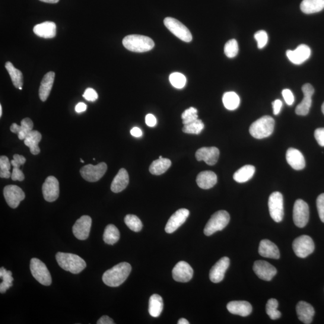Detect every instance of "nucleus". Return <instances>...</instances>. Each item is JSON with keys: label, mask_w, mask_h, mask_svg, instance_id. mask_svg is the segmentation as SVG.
<instances>
[{"label": "nucleus", "mask_w": 324, "mask_h": 324, "mask_svg": "<svg viewBox=\"0 0 324 324\" xmlns=\"http://www.w3.org/2000/svg\"><path fill=\"white\" fill-rule=\"evenodd\" d=\"M259 255L264 258L278 259L280 252L277 246L268 240H262L259 244Z\"/></svg>", "instance_id": "b1692460"}, {"label": "nucleus", "mask_w": 324, "mask_h": 324, "mask_svg": "<svg viewBox=\"0 0 324 324\" xmlns=\"http://www.w3.org/2000/svg\"><path fill=\"white\" fill-rule=\"evenodd\" d=\"M171 161L168 158H158L152 162L149 171L152 175L155 176H160V175L167 172L168 169L171 166Z\"/></svg>", "instance_id": "72a5a7b5"}, {"label": "nucleus", "mask_w": 324, "mask_h": 324, "mask_svg": "<svg viewBox=\"0 0 324 324\" xmlns=\"http://www.w3.org/2000/svg\"><path fill=\"white\" fill-rule=\"evenodd\" d=\"M55 75V73L49 72L44 76L42 81L41 82L39 88V97L42 101H45L49 96L53 86Z\"/></svg>", "instance_id": "c756f323"}, {"label": "nucleus", "mask_w": 324, "mask_h": 324, "mask_svg": "<svg viewBox=\"0 0 324 324\" xmlns=\"http://www.w3.org/2000/svg\"><path fill=\"white\" fill-rule=\"evenodd\" d=\"M253 271L262 280L270 281L277 274V269L274 266L265 260H256L254 263Z\"/></svg>", "instance_id": "2eb2a0df"}, {"label": "nucleus", "mask_w": 324, "mask_h": 324, "mask_svg": "<svg viewBox=\"0 0 324 324\" xmlns=\"http://www.w3.org/2000/svg\"><path fill=\"white\" fill-rule=\"evenodd\" d=\"M164 303L162 298L158 294L151 295L149 300L148 312L152 317H157L160 315L163 310Z\"/></svg>", "instance_id": "f704fd0d"}, {"label": "nucleus", "mask_w": 324, "mask_h": 324, "mask_svg": "<svg viewBox=\"0 0 324 324\" xmlns=\"http://www.w3.org/2000/svg\"><path fill=\"white\" fill-rule=\"evenodd\" d=\"M311 55V49L306 44H300L295 50H288L287 56L290 61L294 65L302 64L309 59Z\"/></svg>", "instance_id": "aec40b11"}, {"label": "nucleus", "mask_w": 324, "mask_h": 324, "mask_svg": "<svg viewBox=\"0 0 324 324\" xmlns=\"http://www.w3.org/2000/svg\"><path fill=\"white\" fill-rule=\"evenodd\" d=\"M189 214V211L186 208H181L175 212L165 227L166 233L171 234L177 231L186 221Z\"/></svg>", "instance_id": "f3484780"}, {"label": "nucleus", "mask_w": 324, "mask_h": 324, "mask_svg": "<svg viewBox=\"0 0 324 324\" xmlns=\"http://www.w3.org/2000/svg\"><path fill=\"white\" fill-rule=\"evenodd\" d=\"M297 314L301 322L305 324L312 323L314 315V310L311 305L305 301H300L296 307Z\"/></svg>", "instance_id": "a878e982"}, {"label": "nucleus", "mask_w": 324, "mask_h": 324, "mask_svg": "<svg viewBox=\"0 0 324 324\" xmlns=\"http://www.w3.org/2000/svg\"><path fill=\"white\" fill-rule=\"evenodd\" d=\"M81 161L82 162V163H84V161L82 159H81Z\"/></svg>", "instance_id": "338daca9"}, {"label": "nucleus", "mask_w": 324, "mask_h": 324, "mask_svg": "<svg viewBox=\"0 0 324 324\" xmlns=\"http://www.w3.org/2000/svg\"><path fill=\"white\" fill-rule=\"evenodd\" d=\"M255 39L258 43L259 49H262L268 42V34L266 31L260 30L257 31L255 34Z\"/></svg>", "instance_id": "de8ad7c7"}, {"label": "nucleus", "mask_w": 324, "mask_h": 324, "mask_svg": "<svg viewBox=\"0 0 324 324\" xmlns=\"http://www.w3.org/2000/svg\"><path fill=\"white\" fill-rule=\"evenodd\" d=\"M92 219L88 215H82L73 227V233L80 240H87L90 234Z\"/></svg>", "instance_id": "4468645a"}, {"label": "nucleus", "mask_w": 324, "mask_h": 324, "mask_svg": "<svg viewBox=\"0 0 324 324\" xmlns=\"http://www.w3.org/2000/svg\"><path fill=\"white\" fill-rule=\"evenodd\" d=\"M132 266L128 262H122L104 273V284L110 287H117L125 282L131 272Z\"/></svg>", "instance_id": "f257e3e1"}, {"label": "nucleus", "mask_w": 324, "mask_h": 324, "mask_svg": "<svg viewBox=\"0 0 324 324\" xmlns=\"http://www.w3.org/2000/svg\"><path fill=\"white\" fill-rule=\"evenodd\" d=\"M11 162L5 155L0 157V177L3 179H9L12 176L10 172Z\"/></svg>", "instance_id": "37998d69"}, {"label": "nucleus", "mask_w": 324, "mask_h": 324, "mask_svg": "<svg viewBox=\"0 0 324 324\" xmlns=\"http://www.w3.org/2000/svg\"><path fill=\"white\" fill-rule=\"evenodd\" d=\"M40 1L47 3H51V4H55V3H58L59 0H40Z\"/></svg>", "instance_id": "e2e57ef3"}, {"label": "nucleus", "mask_w": 324, "mask_h": 324, "mask_svg": "<svg viewBox=\"0 0 324 324\" xmlns=\"http://www.w3.org/2000/svg\"><path fill=\"white\" fill-rule=\"evenodd\" d=\"M224 52L228 58H234L238 52V44L236 40L231 39L225 44Z\"/></svg>", "instance_id": "a18cd8bd"}, {"label": "nucleus", "mask_w": 324, "mask_h": 324, "mask_svg": "<svg viewBox=\"0 0 324 324\" xmlns=\"http://www.w3.org/2000/svg\"><path fill=\"white\" fill-rule=\"evenodd\" d=\"M130 133L133 136L136 138L141 137L142 135V130L138 128H133L130 130Z\"/></svg>", "instance_id": "052dcab7"}, {"label": "nucleus", "mask_w": 324, "mask_h": 324, "mask_svg": "<svg viewBox=\"0 0 324 324\" xmlns=\"http://www.w3.org/2000/svg\"><path fill=\"white\" fill-rule=\"evenodd\" d=\"M293 219L295 225L299 228H304L309 221V205L302 199H297L295 202Z\"/></svg>", "instance_id": "9b49d317"}, {"label": "nucleus", "mask_w": 324, "mask_h": 324, "mask_svg": "<svg viewBox=\"0 0 324 324\" xmlns=\"http://www.w3.org/2000/svg\"><path fill=\"white\" fill-rule=\"evenodd\" d=\"M316 206L320 221L324 223V193L317 197Z\"/></svg>", "instance_id": "09e8293b"}, {"label": "nucleus", "mask_w": 324, "mask_h": 324, "mask_svg": "<svg viewBox=\"0 0 324 324\" xmlns=\"http://www.w3.org/2000/svg\"><path fill=\"white\" fill-rule=\"evenodd\" d=\"M288 164L295 170H301L306 166L303 155L301 152L294 148H289L286 154Z\"/></svg>", "instance_id": "4be33fe9"}, {"label": "nucleus", "mask_w": 324, "mask_h": 324, "mask_svg": "<svg viewBox=\"0 0 324 324\" xmlns=\"http://www.w3.org/2000/svg\"><path fill=\"white\" fill-rule=\"evenodd\" d=\"M304 98L301 102L298 104L295 109V113L298 116H307L312 106V97L314 94V90L312 85L310 84H304L302 87Z\"/></svg>", "instance_id": "dca6fc26"}, {"label": "nucleus", "mask_w": 324, "mask_h": 324, "mask_svg": "<svg viewBox=\"0 0 324 324\" xmlns=\"http://www.w3.org/2000/svg\"><path fill=\"white\" fill-rule=\"evenodd\" d=\"M41 140H42L41 133L37 130H32L24 139V144L30 148L31 154L37 155L40 152L39 144Z\"/></svg>", "instance_id": "7c9ffc66"}, {"label": "nucleus", "mask_w": 324, "mask_h": 324, "mask_svg": "<svg viewBox=\"0 0 324 324\" xmlns=\"http://www.w3.org/2000/svg\"><path fill=\"white\" fill-rule=\"evenodd\" d=\"M83 97L88 101H94L97 99L98 94L94 89L88 88L85 91Z\"/></svg>", "instance_id": "3c124183"}, {"label": "nucleus", "mask_w": 324, "mask_h": 324, "mask_svg": "<svg viewBox=\"0 0 324 324\" xmlns=\"http://www.w3.org/2000/svg\"><path fill=\"white\" fill-rule=\"evenodd\" d=\"M0 278L3 279V282L0 284V292L2 294L5 293L13 286L14 278L12 277V273L2 267L0 269Z\"/></svg>", "instance_id": "58836bf2"}, {"label": "nucleus", "mask_w": 324, "mask_h": 324, "mask_svg": "<svg viewBox=\"0 0 324 324\" xmlns=\"http://www.w3.org/2000/svg\"><path fill=\"white\" fill-rule=\"evenodd\" d=\"M220 151L215 147H202L197 150L195 157L198 161H204L205 163L210 166L217 163Z\"/></svg>", "instance_id": "412c9836"}, {"label": "nucleus", "mask_w": 324, "mask_h": 324, "mask_svg": "<svg viewBox=\"0 0 324 324\" xmlns=\"http://www.w3.org/2000/svg\"><path fill=\"white\" fill-rule=\"evenodd\" d=\"M255 173V168L252 165H245L234 174V180L237 183H243L250 180Z\"/></svg>", "instance_id": "473e14b6"}, {"label": "nucleus", "mask_w": 324, "mask_h": 324, "mask_svg": "<svg viewBox=\"0 0 324 324\" xmlns=\"http://www.w3.org/2000/svg\"><path fill=\"white\" fill-rule=\"evenodd\" d=\"M6 69L10 75L13 84L17 88H22L23 85V75L20 70L15 68L11 62H6Z\"/></svg>", "instance_id": "c9c22d12"}, {"label": "nucleus", "mask_w": 324, "mask_h": 324, "mask_svg": "<svg viewBox=\"0 0 324 324\" xmlns=\"http://www.w3.org/2000/svg\"><path fill=\"white\" fill-rule=\"evenodd\" d=\"M145 123L149 127H154L156 125L157 120L151 114H147L145 117Z\"/></svg>", "instance_id": "6e6d98bb"}, {"label": "nucleus", "mask_w": 324, "mask_h": 324, "mask_svg": "<svg viewBox=\"0 0 324 324\" xmlns=\"http://www.w3.org/2000/svg\"><path fill=\"white\" fill-rule=\"evenodd\" d=\"M25 161H26V158L23 155L16 154L14 155V159L12 160L11 162L13 167H20L25 163Z\"/></svg>", "instance_id": "864d4df0"}, {"label": "nucleus", "mask_w": 324, "mask_h": 324, "mask_svg": "<svg viewBox=\"0 0 324 324\" xmlns=\"http://www.w3.org/2000/svg\"><path fill=\"white\" fill-rule=\"evenodd\" d=\"M321 109H322V113L323 114V115H324V102L322 104Z\"/></svg>", "instance_id": "69168bd1"}, {"label": "nucleus", "mask_w": 324, "mask_h": 324, "mask_svg": "<svg viewBox=\"0 0 324 324\" xmlns=\"http://www.w3.org/2000/svg\"><path fill=\"white\" fill-rule=\"evenodd\" d=\"M275 125V120L272 117L263 116L252 124L249 132L256 139L267 138L274 131Z\"/></svg>", "instance_id": "20e7f679"}, {"label": "nucleus", "mask_w": 324, "mask_h": 324, "mask_svg": "<svg viewBox=\"0 0 324 324\" xmlns=\"http://www.w3.org/2000/svg\"><path fill=\"white\" fill-rule=\"evenodd\" d=\"M218 182L216 174L211 171H202L196 178L198 186L202 189H209L213 187Z\"/></svg>", "instance_id": "bb28decb"}, {"label": "nucleus", "mask_w": 324, "mask_h": 324, "mask_svg": "<svg viewBox=\"0 0 324 324\" xmlns=\"http://www.w3.org/2000/svg\"><path fill=\"white\" fill-rule=\"evenodd\" d=\"M227 309L232 314L245 317L252 313V306L246 301H233L227 304Z\"/></svg>", "instance_id": "5701e85b"}, {"label": "nucleus", "mask_w": 324, "mask_h": 324, "mask_svg": "<svg viewBox=\"0 0 324 324\" xmlns=\"http://www.w3.org/2000/svg\"><path fill=\"white\" fill-rule=\"evenodd\" d=\"M230 263V260L228 257H223L219 259L209 272V279L211 281L217 284L223 281Z\"/></svg>", "instance_id": "6ab92c4d"}, {"label": "nucleus", "mask_w": 324, "mask_h": 324, "mask_svg": "<svg viewBox=\"0 0 324 324\" xmlns=\"http://www.w3.org/2000/svg\"><path fill=\"white\" fill-rule=\"evenodd\" d=\"M56 31V24L50 21L44 22L43 23L35 25L33 28L35 34L44 39H51L55 37Z\"/></svg>", "instance_id": "393cba45"}, {"label": "nucleus", "mask_w": 324, "mask_h": 324, "mask_svg": "<svg viewBox=\"0 0 324 324\" xmlns=\"http://www.w3.org/2000/svg\"><path fill=\"white\" fill-rule=\"evenodd\" d=\"M279 303L275 298H271L268 301L266 305V312L273 320L280 318L281 313L278 310Z\"/></svg>", "instance_id": "a19ab883"}, {"label": "nucleus", "mask_w": 324, "mask_h": 324, "mask_svg": "<svg viewBox=\"0 0 324 324\" xmlns=\"http://www.w3.org/2000/svg\"><path fill=\"white\" fill-rule=\"evenodd\" d=\"M164 24L171 33L180 40L186 42H190L192 40V34L188 28L176 19L167 17L164 20Z\"/></svg>", "instance_id": "0eeeda50"}, {"label": "nucleus", "mask_w": 324, "mask_h": 324, "mask_svg": "<svg viewBox=\"0 0 324 324\" xmlns=\"http://www.w3.org/2000/svg\"><path fill=\"white\" fill-rule=\"evenodd\" d=\"M107 169V165L104 162H101L97 165L89 164L81 168L80 174L87 182H96L102 178Z\"/></svg>", "instance_id": "9d476101"}, {"label": "nucleus", "mask_w": 324, "mask_h": 324, "mask_svg": "<svg viewBox=\"0 0 324 324\" xmlns=\"http://www.w3.org/2000/svg\"><path fill=\"white\" fill-rule=\"evenodd\" d=\"M292 247L295 255L299 258H305L313 252L314 244L312 238L303 235L295 238Z\"/></svg>", "instance_id": "1a4fd4ad"}, {"label": "nucleus", "mask_w": 324, "mask_h": 324, "mask_svg": "<svg viewBox=\"0 0 324 324\" xmlns=\"http://www.w3.org/2000/svg\"><path fill=\"white\" fill-rule=\"evenodd\" d=\"M87 107V106L86 104H85L84 103H79L76 104V106L75 107V111L76 113H81L86 111Z\"/></svg>", "instance_id": "bf43d9fd"}, {"label": "nucleus", "mask_w": 324, "mask_h": 324, "mask_svg": "<svg viewBox=\"0 0 324 324\" xmlns=\"http://www.w3.org/2000/svg\"><path fill=\"white\" fill-rule=\"evenodd\" d=\"M204 128V124L202 120L197 119L192 123L184 125L183 132L188 134L199 135Z\"/></svg>", "instance_id": "ea45409f"}, {"label": "nucleus", "mask_w": 324, "mask_h": 324, "mask_svg": "<svg viewBox=\"0 0 324 324\" xmlns=\"http://www.w3.org/2000/svg\"><path fill=\"white\" fill-rule=\"evenodd\" d=\"M222 100H223L225 107L228 110H236L240 105V97L235 92L231 91L225 93Z\"/></svg>", "instance_id": "4c0bfd02"}, {"label": "nucleus", "mask_w": 324, "mask_h": 324, "mask_svg": "<svg viewBox=\"0 0 324 324\" xmlns=\"http://www.w3.org/2000/svg\"><path fill=\"white\" fill-rule=\"evenodd\" d=\"M20 167H14L13 168L12 173V180L14 181H20L22 182L25 179V176L22 171L20 169Z\"/></svg>", "instance_id": "8fccbe9b"}, {"label": "nucleus", "mask_w": 324, "mask_h": 324, "mask_svg": "<svg viewBox=\"0 0 324 324\" xmlns=\"http://www.w3.org/2000/svg\"><path fill=\"white\" fill-rule=\"evenodd\" d=\"M268 208L270 215L273 221L281 222L284 215V198L282 193L279 192H273L269 197Z\"/></svg>", "instance_id": "6e6552de"}, {"label": "nucleus", "mask_w": 324, "mask_h": 324, "mask_svg": "<svg viewBox=\"0 0 324 324\" xmlns=\"http://www.w3.org/2000/svg\"><path fill=\"white\" fill-rule=\"evenodd\" d=\"M120 232L115 225H108L104 230L103 234V240L104 243L113 245L118 242L120 239Z\"/></svg>", "instance_id": "e433bc0d"}, {"label": "nucleus", "mask_w": 324, "mask_h": 324, "mask_svg": "<svg viewBox=\"0 0 324 324\" xmlns=\"http://www.w3.org/2000/svg\"><path fill=\"white\" fill-rule=\"evenodd\" d=\"M193 270L188 263L185 261L178 262L173 269V277L175 281L185 283L191 280Z\"/></svg>", "instance_id": "a211bd4d"}, {"label": "nucleus", "mask_w": 324, "mask_h": 324, "mask_svg": "<svg viewBox=\"0 0 324 324\" xmlns=\"http://www.w3.org/2000/svg\"><path fill=\"white\" fill-rule=\"evenodd\" d=\"M21 125L13 123L11 126V131L18 134V138L20 140H24L27 136L32 131L33 129V122L29 118H25L21 121Z\"/></svg>", "instance_id": "c85d7f7f"}, {"label": "nucleus", "mask_w": 324, "mask_h": 324, "mask_svg": "<svg viewBox=\"0 0 324 324\" xmlns=\"http://www.w3.org/2000/svg\"><path fill=\"white\" fill-rule=\"evenodd\" d=\"M282 96L284 98L285 102L287 103L288 105L291 106L294 103V94L290 90H289V89H285V90L282 91Z\"/></svg>", "instance_id": "603ef678"}, {"label": "nucleus", "mask_w": 324, "mask_h": 324, "mask_svg": "<svg viewBox=\"0 0 324 324\" xmlns=\"http://www.w3.org/2000/svg\"><path fill=\"white\" fill-rule=\"evenodd\" d=\"M129 183V177L128 171L125 168H122L114 178L111 189L114 193H119L125 190Z\"/></svg>", "instance_id": "cd10ccee"}, {"label": "nucleus", "mask_w": 324, "mask_h": 324, "mask_svg": "<svg viewBox=\"0 0 324 324\" xmlns=\"http://www.w3.org/2000/svg\"><path fill=\"white\" fill-rule=\"evenodd\" d=\"M123 44L127 49L135 52H147L154 46L153 40L151 38L138 34L126 36L123 40Z\"/></svg>", "instance_id": "7ed1b4c3"}, {"label": "nucleus", "mask_w": 324, "mask_h": 324, "mask_svg": "<svg viewBox=\"0 0 324 324\" xmlns=\"http://www.w3.org/2000/svg\"><path fill=\"white\" fill-rule=\"evenodd\" d=\"M230 221V216L227 211L221 210L215 212L209 219L204 228L205 236H210L216 232L224 230Z\"/></svg>", "instance_id": "39448f33"}, {"label": "nucleus", "mask_w": 324, "mask_h": 324, "mask_svg": "<svg viewBox=\"0 0 324 324\" xmlns=\"http://www.w3.org/2000/svg\"><path fill=\"white\" fill-rule=\"evenodd\" d=\"M97 324H114L115 322H114V320L110 318L109 316H103L100 317L99 319L98 320L97 322Z\"/></svg>", "instance_id": "13d9d810"}, {"label": "nucleus", "mask_w": 324, "mask_h": 324, "mask_svg": "<svg viewBox=\"0 0 324 324\" xmlns=\"http://www.w3.org/2000/svg\"><path fill=\"white\" fill-rule=\"evenodd\" d=\"M273 113L275 115H278L281 112V108L283 105L282 101L281 100L277 99L273 102Z\"/></svg>", "instance_id": "4d7b16f0"}, {"label": "nucleus", "mask_w": 324, "mask_h": 324, "mask_svg": "<svg viewBox=\"0 0 324 324\" xmlns=\"http://www.w3.org/2000/svg\"><path fill=\"white\" fill-rule=\"evenodd\" d=\"M31 274L37 282L44 286L52 284V278L48 269L44 263L37 258H33L30 261Z\"/></svg>", "instance_id": "423d86ee"}, {"label": "nucleus", "mask_w": 324, "mask_h": 324, "mask_svg": "<svg viewBox=\"0 0 324 324\" xmlns=\"http://www.w3.org/2000/svg\"><path fill=\"white\" fill-rule=\"evenodd\" d=\"M300 9L304 14H315L324 9V0H303L301 3Z\"/></svg>", "instance_id": "2f4dec72"}, {"label": "nucleus", "mask_w": 324, "mask_h": 324, "mask_svg": "<svg viewBox=\"0 0 324 324\" xmlns=\"http://www.w3.org/2000/svg\"><path fill=\"white\" fill-rule=\"evenodd\" d=\"M44 199L47 202H52L58 199L60 194V187L58 180L55 177L46 178L42 186Z\"/></svg>", "instance_id": "ddd939ff"}, {"label": "nucleus", "mask_w": 324, "mask_h": 324, "mask_svg": "<svg viewBox=\"0 0 324 324\" xmlns=\"http://www.w3.org/2000/svg\"><path fill=\"white\" fill-rule=\"evenodd\" d=\"M198 111L196 108L190 107L184 111L182 114V118L184 125L194 122L198 119Z\"/></svg>", "instance_id": "49530a36"}, {"label": "nucleus", "mask_w": 324, "mask_h": 324, "mask_svg": "<svg viewBox=\"0 0 324 324\" xmlns=\"http://www.w3.org/2000/svg\"><path fill=\"white\" fill-rule=\"evenodd\" d=\"M163 158V157L161 156L160 155V156H159V158Z\"/></svg>", "instance_id": "774afa93"}, {"label": "nucleus", "mask_w": 324, "mask_h": 324, "mask_svg": "<svg viewBox=\"0 0 324 324\" xmlns=\"http://www.w3.org/2000/svg\"><path fill=\"white\" fill-rule=\"evenodd\" d=\"M2 114H3V108L1 104V105H0V117H1L2 116Z\"/></svg>", "instance_id": "0e129e2a"}, {"label": "nucleus", "mask_w": 324, "mask_h": 324, "mask_svg": "<svg viewBox=\"0 0 324 324\" xmlns=\"http://www.w3.org/2000/svg\"><path fill=\"white\" fill-rule=\"evenodd\" d=\"M170 81L173 87L179 89L183 88L186 84L185 76L178 72L171 74Z\"/></svg>", "instance_id": "c03bdc74"}, {"label": "nucleus", "mask_w": 324, "mask_h": 324, "mask_svg": "<svg viewBox=\"0 0 324 324\" xmlns=\"http://www.w3.org/2000/svg\"><path fill=\"white\" fill-rule=\"evenodd\" d=\"M314 138L318 144L324 147V128H318L314 131Z\"/></svg>", "instance_id": "5fc2aeb1"}, {"label": "nucleus", "mask_w": 324, "mask_h": 324, "mask_svg": "<svg viewBox=\"0 0 324 324\" xmlns=\"http://www.w3.org/2000/svg\"><path fill=\"white\" fill-rule=\"evenodd\" d=\"M125 222L130 230L134 232H139L142 230L143 225L140 219L137 216L133 214L127 215Z\"/></svg>", "instance_id": "79ce46f5"}, {"label": "nucleus", "mask_w": 324, "mask_h": 324, "mask_svg": "<svg viewBox=\"0 0 324 324\" xmlns=\"http://www.w3.org/2000/svg\"><path fill=\"white\" fill-rule=\"evenodd\" d=\"M56 259L60 267L73 273L78 274L86 268V262L80 256L75 254L58 252Z\"/></svg>", "instance_id": "f03ea898"}, {"label": "nucleus", "mask_w": 324, "mask_h": 324, "mask_svg": "<svg viewBox=\"0 0 324 324\" xmlns=\"http://www.w3.org/2000/svg\"><path fill=\"white\" fill-rule=\"evenodd\" d=\"M5 198L8 204L12 208H17L25 198L23 190L16 185H9L4 188Z\"/></svg>", "instance_id": "f8f14e48"}, {"label": "nucleus", "mask_w": 324, "mask_h": 324, "mask_svg": "<svg viewBox=\"0 0 324 324\" xmlns=\"http://www.w3.org/2000/svg\"><path fill=\"white\" fill-rule=\"evenodd\" d=\"M189 322L185 318H181L178 321V324H189Z\"/></svg>", "instance_id": "680f3d73"}]
</instances>
